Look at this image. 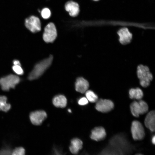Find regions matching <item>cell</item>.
<instances>
[{"instance_id":"obj_1","label":"cell","mask_w":155,"mask_h":155,"mask_svg":"<svg viewBox=\"0 0 155 155\" xmlns=\"http://www.w3.org/2000/svg\"><path fill=\"white\" fill-rule=\"evenodd\" d=\"M53 59V56L51 55L36 64L29 74L28 79L32 80L40 77L51 65Z\"/></svg>"},{"instance_id":"obj_2","label":"cell","mask_w":155,"mask_h":155,"mask_svg":"<svg viewBox=\"0 0 155 155\" xmlns=\"http://www.w3.org/2000/svg\"><path fill=\"white\" fill-rule=\"evenodd\" d=\"M137 73L140 85L144 87L148 86L152 80L153 75L147 66L139 65L137 68Z\"/></svg>"},{"instance_id":"obj_3","label":"cell","mask_w":155,"mask_h":155,"mask_svg":"<svg viewBox=\"0 0 155 155\" xmlns=\"http://www.w3.org/2000/svg\"><path fill=\"white\" fill-rule=\"evenodd\" d=\"M20 81L18 76L10 74L0 79V85L3 90L8 91L10 88H14Z\"/></svg>"},{"instance_id":"obj_4","label":"cell","mask_w":155,"mask_h":155,"mask_svg":"<svg viewBox=\"0 0 155 155\" xmlns=\"http://www.w3.org/2000/svg\"><path fill=\"white\" fill-rule=\"evenodd\" d=\"M130 111L132 115L135 117L146 113L148 110V106L145 101L140 100L132 102L130 105Z\"/></svg>"},{"instance_id":"obj_5","label":"cell","mask_w":155,"mask_h":155,"mask_svg":"<svg viewBox=\"0 0 155 155\" xmlns=\"http://www.w3.org/2000/svg\"><path fill=\"white\" fill-rule=\"evenodd\" d=\"M131 132L132 137L135 140H142L145 137L144 127L142 123L136 120L133 121L131 124Z\"/></svg>"},{"instance_id":"obj_6","label":"cell","mask_w":155,"mask_h":155,"mask_svg":"<svg viewBox=\"0 0 155 155\" xmlns=\"http://www.w3.org/2000/svg\"><path fill=\"white\" fill-rule=\"evenodd\" d=\"M57 36V31L54 24L51 22L48 24L44 29L43 38L46 42H52L56 39Z\"/></svg>"},{"instance_id":"obj_7","label":"cell","mask_w":155,"mask_h":155,"mask_svg":"<svg viewBox=\"0 0 155 155\" xmlns=\"http://www.w3.org/2000/svg\"><path fill=\"white\" fill-rule=\"evenodd\" d=\"M24 25L27 29L33 33L38 32L41 30L39 19L34 16L26 18L25 20Z\"/></svg>"},{"instance_id":"obj_8","label":"cell","mask_w":155,"mask_h":155,"mask_svg":"<svg viewBox=\"0 0 155 155\" xmlns=\"http://www.w3.org/2000/svg\"><path fill=\"white\" fill-rule=\"evenodd\" d=\"M95 107L98 111L103 113H106L113 109L114 104L111 100L100 99L96 102Z\"/></svg>"},{"instance_id":"obj_9","label":"cell","mask_w":155,"mask_h":155,"mask_svg":"<svg viewBox=\"0 0 155 155\" xmlns=\"http://www.w3.org/2000/svg\"><path fill=\"white\" fill-rule=\"evenodd\" d=\"M47 117L46 113L42 110L32 112L29 116L30 120L32 123L36 125H40Z\"/></svg>"},{"instance_id":"obj_10","label":"cell","mask_w":155,"mask_h":155,"mask_svg":"<svg viewBox=\"0 0 155 155\" xmlns=\"http://www.w3.org/2000/svg\"><path fill=\"white\" fill-rule=\"evenodd\" d=\"M106 133L105 129L102 127H97L94 128L91 131V138L95 141H99L105 138Z\"/></svg>"},{"instance_id":"obj_11","label":"cell","mask_w":155,"mask_h":155,"mask_svg":"<svg viewBox=\"0 0 155 155\" xmlns=\"http://www.w3.org/2000/svg\"><path fill=\"white\" fill-rule=\"evenodd\" d=\"M117 33L119 37V42L122 44L126 45L131 42L132 36L127 28H122L118 31Z\"/></svg>"},{"instance_id":"obj_12","label":"cell","mask_w":155,"mask_h":155,"mask_svg":"<svg viewBox=\"0 0 155 155\" xmlns=\"http://www.w3.org/2000/svg\"><path fill=\"white\" fill-rule=\"evenodd\" d=\"M66 10L68 12L69 14L72 17H75L79 14L80 9L78 4L73 1L67 2L65 5Z\"/></svg>"},{"instance_id":"obj_13","label":"cell","mask_w":155,"mask_h":155,"mask_svg":"<svg viewBox=\"0 0 155 155\" xmlns=\"http://www.w3.org/2000/svg\"><path fill=\"white\" fill-rule=\"evenodd\" d=\"M75 89L76 90L80 93H85L89 87L88 82L82 77L78 78L75 84Z\"/></svg>"},{"instance_id":"obj_14","label":"cell","mask_w":155,"mask_h":155,"mask_svg":"<svg viewBox=\"0 0 155 155\" xmlns=\"http://www.w3.org/2000/svg\"><path fill=\"white\" fill-rule=\"evenodd\" d=\"M155 113L154 111H152L147 115L144 120L145 126L152 132L155 131Z\"/></svg>"},{"instance_id":"obj_15","label":"cell","mask_w":155,"mask_h":155,"mask_svg":"<svg viewBox=\"0 0 155 155\" xmlns=\"http://www.w3.org/2000/svg\"><path fill=\"white\" fill-rule=\"evenodd\" d=\"M83 142L80 139L74 138L72 139L69 149L71 152L74 154H77L82 147Z\"/></svg>"},{"instance_id":"obj_16","label":"cell","mask_w":155,"mask_h":155,"mask_svg":"<svg viewBox=\"0 0 155 155\" xmlns=\"http://www.w3.org/2000/svg\"><path fill=\"white\" fill-rule=\"evenodd\" d=\"M53 104L56 107L61 108L65 107L67 104V100L65 97L62 95L55 96L52 100Z\"/></svg>"},{"instance_id":"obj_17","label":"cell","mask_w":155,"mask_h":155,"mask_svg":"<svg viewBox=\"0 0 155 155\" xmlns=\"http://www.w3.org/2000/svg\"><path fill=\"white\" fill-rule=\"evenodd\" d=\"M129 94L130 98L138 100L141 99L143 96L142 91L138 88L131 89L129 91Z\"/></svg>"},{"instance_id":"obj_18","label":"cell","mask_w":155,"mask_h":155,"mask_svg":"<svg viewBox=\"0 0 155 155\" xmlns=\"http://www.w3.org/2000/svg\"><path fill=\"white\" fill-rule=\"evenodd\" d=\"M7 98L5 96H0V111L7 112L11 108L10 104L7 103Z\"/></svg>"},{"instance_id":"obj_19","label":"cell","mask_w":155,"mask_h":155,"mask_svg":"<svg viewBox=\"0 0 155 155\" xmlns=\"http://www.w3.org/2000/svg\"><path fill=\"white\" fill-rule=\"evenodd\" d=\"M85 93L86 98L89 102L94 103L96 102L98 100L97 95L93 91L90 90H87Z\"/></svg>"},{"instance_id":"obj_20","label":"cell","mask_w":155,"mask_h":155,"mask_svg":"<svg viewBox=\"0 0 155 155\" xmlns=\"http://www.w3.org/2000/svg\"><path fill=\"white\" fill-rule=\"evenodd\" d=\"M13 71L17 75H21L24 73L23 69L21 65H14L12 67Z\"/></svg>"},{"instance_id":"obj_21","label":"cell","mask_w":155,"mask_h":155,"mask_svg":"<svg viewBox=\"0 0 155 155\" xmlns=\"http://www.w3.org/2000/svg\"><path fill=\"white\" fill-rule=\"evenodd\" d=\"M11 154L13 155H23L25 154V150L21 147L15 148L11 152Z\"/></svg>"},{"instance_id":"obj_22","label":"cell","mask_w":155,"mask_h":155,"mask_svg":"<svg viewBox=\"0 0 155 155\" xmlns=\"http://www.w3.org/2000/svg\"><path fill=\"white\" fill-rule=\"evenodd\" d=\"M42 17L44 19L49 18L51 15V12L49 9L48 8H44L41 11Z\"/></svg>"},{"instance_id":"obj_23","label":"cell","mask_w":155,"mask_h":155,"mask_svg":"<svg viewBox=\"0 0 155 155\" xmlns=\"http://www.w3.org/2000/svg\"><path fill=\"white\" fill-rule=\"evenodd\" d=\"M88 101L86 97H82L80 98L78 101V104L80 105H85L88 103Z\"/></svg>"},{"instance_id":"obj_24","label":"cell","mask_w":155,"mask_h":155,"mask_svg":"<svg viewBox=\"0 0 155 155\" xmlns=\"http://www.w3.org/2000/svg\"><path fill=\"white\" fill-rule=\"evenodd\" d=\"M11 153V152L9 149H3L0 151V154H10Z\"/></svg>"},{"instance_id":"obj_25","label":"cell","mask_w":155,"mask_h":155,"mask_svg":"<svg viewBox=\"0 0 155 155\" xmlns=\"http://www.w3.org/2000/svg\"><path fill=\"white\" fill-rule=\"evenodd\" d=\"M13 63L14 65H21L20 61L18 60L15 59L13 60Z\"/></svg>"},{"instance_id":"obj_26","label":"cell","mask_w":155,"mask_h":155,"mask_svg":"<svg viewBox=\"0 0 155 155\" xmlns=\"http://www.w3.org/2000/svg\"><path fill=\"white\" fill-rule=\"evenodd\" d=\"M152 144H155V136L154 135L152 137Z\"/></svg>"},{"instance_id":"obj_27","label":"cell","mask_w":155,"mask_h":155,"mask_svg":"<svg viewBox=\"0 0 155 155\" xmlns=\"http://www.w3.org/2000/svg\"><path fill=\"white\" fill-rule=\"evenodd\" d=\"M68 111L69 112V113H71V110L70 109H69L68 110Z\"/></svg>"},{"instance_id":"obj_28","label":"cell","mask_w":155,"mask_h":155,"mask_svg":"<svg viewBox=\"0 0 155 155\" xmlns=\"http://www.w3.org/2000/svg\"><path fill=\"white\" fill-rule=\"evenodd\" d=\"M94 0L97 1V0Z\"/></svg>"}]
</instances>
